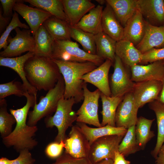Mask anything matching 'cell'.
Returning a JSON list of instances; mask_svg holds the SVG:
<instances>
[{
  "instance_id": "obj_35",
  "label": "cell",
  "mask_w": 164,
  "mask_h": 164,
  "mask_svg": "<svg viewBox=\"0 0 164 164\" xmlns=\"http://www.w3.org/2000/svg\"><path fill=\"white\" fill-rule=\"evenodd\" d=\"M135 126H132L127 129L126 134L119 145L118 150L124 156L141 150L137 142Z\"/></svg>"
},
{
  "instance_id": "obj_49",
  "label": "cell",
  "mask_w": 164,
  "mask_h": 164,
  "mask_svg": "<svg viewBox=\"0 0 164 164\" xmlns=\"http://www.w3.org/2000/svg\"><path fill=\"white\" fill-rule=\"evenodd\" d=\"M96 164H113V160L111 159H106Z\"/></svg>"
},
{
  "instance_id": "obj_7",
  "label": "cell",
  "mask_w": 164,
  "mask_h": 164,
  "mask_svg": "<svg viewBox=\"0 0 164 164\" xmlns=\"http://www.w3.org/2000/svg\"><path fill=\"white\" fill-rule=\"evenodd\" d=\"M83 88L84 101L76 112V121L92 125L97 127H101L98 114V101L101 92L97 89L93 91H90L85 82Z\"/></svg>"
},
{
  "instance_id": "obj_48",
  "label": "cell",
  "mask_w": 164,
  "mask_h": 164,
  "mask_svg": "<svg viewBox=\"0 0 164 164\" xmlns=\"http://www.w3.org/2000/svg\"><path fill=\"white\" fill-rule=\"evenodd\" d=\"M13 160H9L5 157H2L0 159V164H11Z\"/></svg>"
},
{
  "instance_id": "obj_14",
  "label": "cell",
  "mask_w": 164,
  "mask_h": 164,
  "mask_svg": "<svg viewBox=\"0 0 164 164\" xmlns=\"http://www.w3.org/2000/svg\"><path fill=\"white\" fill-rule=\"evenodd\" d=\"M23 2L24 0H20L16 2L13 10L20 15L25 20L34 36L40 27L52 15L40 8L30 7L23 3Z\"/></svg>"
},
{
  "instance_id": "obj_9",
  "label": "cell",
  "mask_w": 164,
  "mask_h": 164,
  "mask_svg": "<svg viewBox=\"0 0 164 164\" xmlns=\"http://www.w3.org/2000/svg\"><path fill=\"white\" fill-rule=\"evenodd\" d=\"M113 65L114 71L110 82L111 96H124L132 91L135 83L131 79L130 68L116 55Z\"/></svg>"
},
{
  "instance_id": "obj_28",
  "label": "cell",
  "mask_w": 164,
  "mask_h": 164,
  "mask_svg": "<svg viewBox=\"0 0 164 164\" xmlns=\"http://www.w3.org/2000/svg\"><path fill=\"white\" fill-rule=\"evenodd\" d=\"M96 55L104 59L115 60L117 42L103 32L95 35Z\"/></svg>"
},
{
  "instance_id": "obj_39",
  "label": "cell",
  "mask_w": 164,
  "mask_h": 164,
  "mask_svg": "<svg viewBox=\"0 0 164 164\" xmlns=\"http://www.w3.org/2000/svg\"><path fill=\"white\" fill-rule=\"evenodd\" d=\"M164 60V47L153 48L142 54L140 63L146 64Z\"/></svg>"
},
{
  "instance_id": "obj_31",
  "label": "cell",
  "mask_w": 164,
  "mask_h": 164,
  "mask_svg": "<svg viewBox=\"0 0 164 164\" xmlns=\"http://www.w3.org/2000/svg\"><path fill=\"white\" fill-rule=\"evenodd\" d=\"M150 108L154 112L156 118L157 135L155 146L151 152V155L156 159L162 146L164 143V103L158 100L149 103Z\"/></svg>"
},
{
  "instance_id": "obj_32",
  "label": "cell",
  "mask_w": 164,
  "mask_h": 164,
  "mask_svg": "<svg viewBox=\"0 0 164 164\" xmlns=\"http://www.w3.org/2000/svg\"><path fill=\"white\" fill-rule=\"evenodd\" d=\"M154 120L142 116L138 118L135 126V132L137 143L141 150L144 149L147 143L155 136L154 132L151 130Z\"/></svg>"
},
{
  "instance_id": "obj_12",
  "label": "cell",
  "mask_w": 164,
  "mask_h": 164,
  "mask_svg": "<svg viewBox=\"0 0 164 164\" xmlns=\"http://www.w3.org/2000/svg\"><path fill=\"white\" fill-rule=\"evenodd\" d=\"M139 108L137 106L131 92L125 94L118 105L115 114L116 126L128 129L135 125Z\"/></svg>"
},
{
  "instance_id": "obj_21",
  "label": "cell",
  "mask_w": 164,
  "mask_h": 164,
  "mask_svg": "<svg viewBox=\"0 0 164 164\" xmlns=\"http://www.w3.org/2000/svg\"><path fill=\"white\" fill-rule=\"evenodd\" d=\"M146 27V21L137 10L124 27V39L136 46L142 39Z\"/></svg>"
},
{
  "instance_id": "obj_16",
  "label": "cell",
  "mask_w": 164,
  "mask_h": 164,
  "mask_svg": "<svg viewBox=\"0 0 164 164\" xmlns=\"http://www.w3.org/2000/svg\"><path fill=\"white\" fill-rule=\"evenodd\" d=\"M130 68L131 79L134 82L152 80L162 81L164 79V66L162 60L145 65L136 64Z\"/></svg>"
},
{
  "instance_id": "obj_47",
  "label": "cell",
  "mask_w": 164,
  "mask_h": 164,
  "mask_svg": "<svg viewBox=\"0 0 164 164\" xmlns=\"http://www.w3.org/2000/svg\"><path fill=\"white\" fill-rule=\"evenodd\" d=\"M162 91L159 97L157 100L164 103V79L162 81Z\"/></svg>"
},
{
  "instance_id": "obj_15",
  "label": "cell",
  "mask_w": 164,
  "mask_h": 164,
  "mask_svg": "<svg viewBox=\"0 0 164 164\" xmlns=\"http://www.w3.org/2000/svg\"><path fill=\"white\" fill-rule=\"evenodd\" d=\"M137 10L148 23L155 26H164V0H136Z\"/></svg>"
},
{
  "instance_id": "obj_4",
  "label": "cell",
  "mask_w": 164,
  "mask_h": 164,
  "mask_svg": "<svg viewBox=\"0 0 164 164\" xmlns=\"http://www.w3.org/2000/svg\"><path fill=\"white\" fill-rule=\"evenodd\" d=\"M76 103L73 98L65 99L63 96L58 102L55 114L45 117L44 123L47 128L56 127L58 133L54 142H60L66 137V132L68 128L76 121V112L73 110V105Z\"/></svg>"
},
{
  "instance_id": "obj_17",
  "label": "cell",
  "mask_w": 164,
  "mask_h": 164,
  "mask_svg": "<svg viewBox=\"0 0 164 164\" xmlns=\"http://www.w3.org/2000/svg\"><path fill=\"white\" fill-rule=\"evenodd\" d=\"M114 63L109 60H106L100 66L81 78L85 83L92 84L104 95L111 96V91L108 79L109 72Z\"/></svg>"
},
{
  "instance_id": "obj_29",
  "label": "cell",
  "mask_w": 164,
  "mask_h": 164,
  "mask_svg": "<svg viewBox=\"0 0 164 164\" xmlns=\"http://www.w3.org/2000/svg\"><path fill=\"white\" fill-rule=\"evenodd\" d=\"M43 25L54 40H71L70 25L67 22L52 15Z\"/></svg>"
},
{
  "instance_id": "obj_2",
  "label": "cell",
  "mask_w": 164,
  "mask_h": 164,
  "mask_svg": "<svg viewBox=\"0 0 164 164\" xmlns=\"http://www.w3.org/2000/svg\"><path fill=\"white\" fill-rule=\"evenodd\" d=\"M24 69L27 80L38 91L53 88L62 76L51 58L35 54L26 61Z\"/></svg>"
},
{
  "instance_id": "obj_37",
  "label": "cell",
  "mask_w": 164,
  "mask_h": 164,
  "mask_svg": "<svg viewBox=\"0 0 164 164\" xmlns=\"http://www.w3.org/2000/svg\"><path fill=\"white\" fill-rule=\"evenodd\" d=\"M27 91L22 84L20 82L12 80L0 84V100L12 95L19 97L24 96ZM28 92V91H27Z\"/></svg>"
},
{
  "instance_id": "obj_24",
  "label": "cell",
  "mask_w": 164,
  "mask_h": 164,
  "mask_svg": "<svg viewBox=\"0 0 164 164\" xmlns=\"http://www.w3.org/2000/svg\"><path fill=\"white\" fill-rule=\"evenodd\" d=\"M103 9L102 5H99L96 6L74 26L95 35L103 32L102 17Z\"/></svg>"
},
{
  "instance_id": "obj_18",
  "label": "cell",
  "mask_w": 164,
  "mask_h": 164,
  "mask_svg": "<svg viewBox=\"0 0 164 164\" xmlns=\"http://www.w3.org/2000/svg\"><path fill=\"white\" fill-rule=\"evenodd\" d=\"M35 54L33 52H29L23 55L18 57H4L0 56V66L10 68L16 72L21 78L26 90L29 94L36 97L38 90L27 80L24 69L26 61Z\"/></svg>"
},
{
  "instance_id": "obj_33",
  "label": "cell",
  "mask_w": 164,
  "mask_h": 164,
  "mask_svg": "<svg viewBox=\"0 0 164 164\" xmlns=\"http://www.w3.org/2000/svg\"><path fill=\"white\" fill-rule=\"evenodd\" d=\"M32 5L44 10L53 16L68 22L62 0H25Z\"/></svg>"
},
{
  "instance_id": "obj_41",
  "label": "cell",
  "mask_w": 164,
  "mask_h": 164,
  "mask_svg": "<svg viewBox=\"0 0 164 164\" xmlns=\"http://www.w3.org/2000/svg\"><path fill=\"white\" fill-rule=\"evenodd\" d=\"M65 145L64 141H61L60 142H54L50 143L46 146L45 152L46 155L49 157L54 159L57 158L62 154Z\"/></svg>"
},
{
  "instance_id": "obj_3",
  "label": "cell",
  "mask_w": 164,
  "mask_h": 164,
  "mask_svg": "<svg viewBox=\"0 0 164 164\" xmlns=\"http://www.w3.org/2000/svg\"><path fill=\"white\" fill-rule=\"evenodd\" d=\"M52 60L58 66L64 80V98H73L76 103L80 102L84 99L83 87L85 83L82 77L97 67L89 61L79 62Z\"/></svg>"
},
{
  "instance_id": "obj_25",
  "label": "cell",
  "mask_w": 164,
  "mask_h": 164,
  "mask_svg": "<svg viewBox=\"0 0 164 164\" xmlns=\"http://www.w3.org/2000/svg\"><path fill=\"white\" fill-rule=\"evenodd\" d=\"M76 125L87 139L90 146L99 138L112 135L125 136L127 130L124 127H114L108 125L96 128L89 127L84 123L77 122Z\"/></svg>"
},
{
  "instance_id": "obj_20",
  "label": "cell",
  "mask_w": 164,
  "mask_h": 164,
  "mask_svg": "<svg viewBox=\"0 0 164 164\" xmlns=\"http://www.w3.org/2000/svg\"><path fill=\"white\" fill-rule=\"evenodd\" d=\"M135 46L142 54L154 48L164 47V26H153L146 21L144 36Z\"/></svg>"
},
{
  "instance_id": "obj_22",
  "label": "cell",
  "mask_w": 164,
  "mask_h": 164,
  "mask_svg": "<svg viewBox=\"0 0 164 164\" xmlns=\"http://www.w3.org/2000/svg\"><path fill=\"white\" fill-rule=\"evenodd\" d=\"M102 26L103 32L116 42L124 39V27L107 3L103 11Z\"/></svg>"
},
{
  "instance_id": "obj_6",
  "label": "cell",
  "mask_w": 164,
  "mask_h": 164,
  "mask_svg": "<svg viewBox=\"0 0 164 164\" xmlns=\"http://www.w3.org/2000/svg\"><path fill=\"white\" fill-rule=\"evenodd\" d=\"M52 59L79 62L89 61L94 63L97 67L105 61L97 55L89 53L81 49L77 43L71 40H54Z\"/></svg>"
},
{
  "instance_id": "obj_30",
  "label": "cell",
  "mask_w": 164,
  "mask_h": 164,
  "mask_svg": "<svg viewBox=\"0 0 164 164\" xmlns=\"http://www.w3.org/2000/svg\"><path fill=\"white\" fill-rule=\"evenodd\" d=\"M34 37L35 42V55L52 59L54 40L43 25L40 27Z\"/></svg>"
},
{
  "instance_id": "obj_52",
  "label": "cell",
  "mask_w": 164,
  "mask_h": 164,
  "mask_svg": "<svg viewBox=\"0 0 164 164\" xmlns=\"http://www.w3.org/2000/svg\"><path fill=\"white\" fill-rule=\"evenodd\" d=\"M162 62L163 63V64L164 66V60H162Z\"/></svg>"
},
{
  "instance_id": "obj_50",
  "label": "cell",
  "mask_w": 164,
  "mask_h": 164,
  "mask_svg": "<svg viewBox=\"0 0 164 164\" xmlns=\"http://www.w3.org/2000/svg\"><path fill=\"white\" fill-rule=\"evenodd\" d=\"M160 154H164V143L162 146L159 151L158 155Z\"/></svg>"
},
{
  "instance_id": "obj_34",
  "label": "cell",
  "mask_w": 164,
  "mask_h": 164,
  "mask_svg": "<svg viewBox=\"0 0 164 164\" xmlns=\"http://www.w3.org/2000/svg\"><path fill=\"white\" fill-rule=\"evenodd\" d=\"M70 32L71 38L79 43L84 51L91 54L96 55L95 35L70 25Z\"/></svg>"
},
{
  "instance_id": "obj_43",
  "label": "cell",
  "mask_w": 164,
  "mask_h": 164,
  "mask_svg": "<svg viewBox=\"0 0 164 164\" xmlns=\"http://www.w3.org/2000/svg\"><path fill=\"white\" fill-rule=\"evenodd\" d=\"M20 0H0L2 7L3 16L5 17L12 18L13 13L12 10L15 3Z\"/></svg>"
},
{
  "instance_id": "obj_45",
  "label": "cell",
  "mask_w": 164,
  "mask_h": 164,
  "mask_svg": "<svg viewBox=\"0 0 164 164\" xmlns=\"http://www.w3.org/2000/svg\"><path fill=\"white\" fill-rule=\"evenodd\" d=\"M124 157L118 151L115 152L113 164H130V162L125 159Z\"/></svg>"
},
{
  "instance_id": "obj_26",
  "label": "cell",
  "mask_w": 164,
  "mask_h": 164,
  "mask_svg": "<svg viewBox=\"0 0 164 164\" xmlns=\"http://www.w3.org/2000/svg\"><path fill=\"white\" fill-rule=\"evenodd\" d=\"M123 27L137 10L136 0H106Z\"/></svg>"
},
{
  "instance_id": "obj_8",
  "label": "cell",
  "mask_w": 164,
  "mask_h": 164,
  "mask_svg": "<svg viewBox=\"0 0 164 164\" xmlns=\"http://www.w3.org/2000/svg\"><path fill=\"white\" fill-rule=\"evenodd\" d=\"M124 136L112 135L99 138L91 145L88 158L92 164L106 159L113 160L115 152Z\"/></svg>"
},
{
  "instance_id": "obj_36",
  "label": "cell",
  "mask_w": 164,
  "mask_h": 164,
  "mask_svg": "<svg viewBox=\"0 0 164 164\" xmlns=\"http://www.w3.org/2000/svg\"><path fill=\"white\" fill-rule=\"evenodd\" d=\"M15 123L14 116L8 112L6 101L5 99L0 100V133L2 138L12 132V126Z\"/></svg>"
},
{
  "instance_id": "obj_13",
  "label": "cell",
  "mask_w": 164,
  "mask_h": 164,
  "mask_svg": "<svg viewBox=\"0 0 164 164\" xmlns=\"http://www.w3.org/2000/svg\"><path fill=\"white\" fill-rule=\"evenodd\" d=\"M65 152L74 157H88L90 145L89 141L76 125L72 126L68 135L64 141Z\"/></svg>"
},
{
  "instance_id": "obj_11",
  "label": "cell",
  "mask_w": 164,
  "mask_h": 164,
  "mask_svg": "<svg viewBox=\"0 0 164 164\" xmlns=\"http://www.w3.org/2000/svg\"><path fill=\"white\" fill-rule=\"evenodd\" d=\"M162 87V81L152 80L135 82L131 92L139 108L158 99Z\"/></svg>"
},
{
  "instance_id": "obj_38",
  "label": "cell",
  "mask_w": 164,
  "mask_h": 164,
  "mask_svg": "<svg viewBox=\"0 0 164 164\" xmlns=\"http://www.w3.org/2000/svg\"><path fill=\"white\" fill-rule=\"evenodd\" d=\"M19 27L24 29H29V26L20 21L18 13L14 11L13 16L10 23L7 27L4 32L1 35L0 38V50L5 49L8 44V39L11 32Z\"/></svg>"
},
{
  "instance_id": "obj_44",
  "label": "cell",
  "mask_w": 164,
  "mask_h": 164,
  "mask_svg": "<svg viewBox=\"0 0 164 164\" xmlns=\"http://www.w3.org/2000/svg\"><path fill=\"white\" fill-rule=\"evenodd\" d=\"M3 12L1 8L0 10V35L5 31L7 27L10 23V21L12 18L5 17L3 16Z\"/></svg>"
},
{
  "instance_id": "obj_42",
  "label": "cell",
  "mask_w": 164,
  "mask_h": 164,
  "mask_svg": "<svg viewBox=\"0 0 164 164\" xmlns=\"http://www.w3.org/2000/svg\"><path fill=\"white\" fill-rule=\"evenodd\" d=\"M19 153L18 157L11 164H34L35 159L32 158L29 150L25 149Z\"/></svg>"
},
{
  "instance_id": "obj_10",
  "label": "cell",
  "mask_w": 164,
  "mask_h": 164,
  "mask_svg": "<svg viewBox=\"0 0 164 164\" xmlns=\"http://www.w3.org/2000/svg\"><path fill=\"white\" fill-rule=\"evenodd\" d=\"M15 30V36L12 38L9 37L8 41L9 44L5 49L0 52V56L13 57L26 52L35 53V42L31 30L24 29L21 30L19 27Z\"/></svg>"
},
{
  "instance_id": "obj_46",
  "label": "cell",
  "mask_w": 164,
  "mask_h": 164,
  "mask_svg": "<svg viewBox=\"0 0 164 164\" xmlns=\"http://www.w3.org/2000/svg\"><path fill=\"white\" fill-rule=\"evenodd\" d=\"M155 164H164V154L158 155L155 159Z\"/></svg>"
},
{
  "instance_id": "obj_1",
  "label": "cell",
  "mask_w": 164,
  "mask_h": 164,
  "mask_svg": "<svg viewBox=\"0 0 164 164\" xmlns=\"http://www.w3.org/2000/svg\"><path fill=\"white\" fill-rule=\"evenodd\" d=\"M27 101L22 108L14 110L9 109L11 114L15 117L16 126L12 132L8 136L2 138V142L7 147H12L19 152L25 149H32L38 145V142L33 137L38 130L37 126H30L26 122L29 110L33 107L36 102V97L26 91L25 94Z\"/></svg>"
},
{
  "instance_id": "obj_40",
  "label": "cell",
  "mask_w": 164,
  "mask_h": 164,
  "mask_svg": "<svg viewBox=\"0 0 164 164\" xmlns=\"http://www.w3.org/2000/svg\"><path fill=\"white\" fill-rule=\"evenodd\" d=\"M48 164H92L88 157L77 158L64 152L56 158V161Z\"/></svg>"
},
{
  "instance_id": "obj_19",
  "label": "cell",
  "mask_w": 164,
  "mask_h": 164,
  "mask_svg": "<svg viewBox=\"0 0 164 164\" xmlns=\"http://www.w3.org/2000/svg\"><path fill=\"white\" fill-rule=\"evenodd\" d=\"M68 23L74 26L95 5L89 0H62Z\"/></svg>"
},
{
  "instance_id": "obj_51",
  "label": "cell",
  "mask_w": 164,
  "mask_h": 164,
  "mask_svg": "<svg viewBox=\"0 0 164 164\" xmlns=\"http://www.w3.org/2000/svg\"><path fill=\"white\" fill-rule=\"evenodd\" d=\"M96 1L100 5H102L105 4H106L107 2L106 0H96Z\"/></svg>"
},
{
  "instance_id": "obj_23",
  "label": "cell",
  "mask_w": 164,
  "mask_h": 164,
  "mask_svg": "<svg viewBox=\"0 0 164 164\" xmlns=\"http://www.w3.org/2000/svg\"><path fill=\"white\" fill-rule=\"evenodd\" d=\"M142 54L128 40L123 39L116 42V55L125 65L130 67L141 63Z\"/></svg>"
},
{
  "instance_id": "obj_27",
  "label": "cell",
  "mask_w": 164,
  "mask_h": 164,
  "mask_svg": "<svg viewBox=\"0 0 164 164\" xmlns=\"http://www.w3.org/2000/svg\"><path fill=\"white\" fill-rule=\"evenodd\" d=\"M124 96H109L101 92L100 97L102 106V109L101 112L102 116V121L101 123V126L108 125L116 127L115 123L116 111Z\"/></svg>"
},
{
  "instance_id": "obj_5",
  "label": "cell",
  "mask_w": 164,
  "mask_h": 164,
  "mask_svg": "<svg viewBox=\"0 0 164 164\" xmlns=\"http://www.w3.org/2000/svg\"><path fill=\"white\" fill-rule=\"evenodd\" d=\"M64 90L65 83L62 75L55 86L49 90L45 96H42L39 103L36 102L33 110L29 111L27 125L36 126L42 118L55 112L59 101L63 96Z\"/></svg>"
}]
</instances>
